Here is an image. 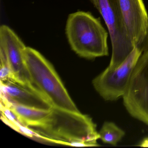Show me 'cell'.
<instances>
[{
  "instance_id": "1",
  "label": "cell",
  "mask_w": 148,
  "mask_h": 148,
  "mask_svg": "<svg viewBox=\"0 0 148 148\" xmlns=\"http://www.w3.org/2000/svg\"><path fill=\"white\" fill-rule=\"evenodd\" d=\"M28 127L48 143L77 147L99 146L97 125L91 118L80 112L53 107L42 123Z\"/></svg>"
},
{
  "instance_id": "2",
  "label": "cell",
  "mask_w": 148,
  "mask_h": 148,
  "mask_svg": "<svg viewBox=\"0 0 148 148\" xmlns=\"http://www.w3.org/2000/svg\"><path fill=\"white\" fill-rule=\"evenodd\" d=\"M66 34L72 50L87 59L108 56V33L99 19L90 13L78 11L69 14Z\"/></svg>"
},
{
  "instance_id": "3",
  "label": "cell",
  "mask_w": 148,
  "mask_h": 148,
  "mask_svg": "<svg viewBox=\"0 0 148 148\" xmlns=\"http://www.w3.org/2000/svg\"><path fill=\"white\" fill-rule=\"evenodd\" d=\"M24 57L32 84L53 107L80 112L49 61L31 47H26Z\"/></svg>"
},
{
  "instance_id": "4",
  "label": "cell",
  "mask_w": 148,
  "mask_h": 148,
  "mask_svg": "<svg viewBox=\"0 0 148 148\" xmlns=\"http://www.w3.org/2000/svg\"><path fill=\"white\" fill-rule=\"evenodd\" d=\"M100 13L110 37L112 53L108 68L115 69L134 49L126 29L118 0H90Z\"/></svg>"
},
{
  "instance_id": "5",
  "label": "cell",
  "mask_w": 148,
  "mask_h": 148,
  "mask_svg": "<svg viewBox=\"0 0 148 148\" xmlns=\"http://www.w3.org/2000/svg\"><path fill=\"white\" fill-rule=\"evenodd\" d=\"M143 52L135 46L124 62L115 69L107 67L92 80L93 87L106 101L123 97L128 88L133 70Z\"/></svg>"
},
{
  "instance_id": "6",
  "label": "cell",
  "mask_w": 148,
  "mask_h": 148,
  "mask_svg": "<svg viewBox=\"0 0 148 148\" xmlns=\"http://www.w3.org/2000/svg\"><path fill=\"white\" fill-rule=\"evenodd\" d=\"M123 98L130 115L148 125V50L138 59Z\"/></svg>"
},
{
  "instance_id": "7",
  "label": "cell",
  "mask_w": 148,
  "mask_h": 148,
  "mask_svg": "<svg viewBox=\"0 0 148 148\" xmlns=\"http://www.w3.org/2000/svg\"><path fill=\"white\" fill-rule=\"evenodd\" d=\"M27 47L15 32L6 25L0 27V51L5 55L14 81L32 84L24 57Z\"/></svg>"
},
{
  "instance_id": "8",
  "label": "cell",
  "mask_w": 148,
  "mask_h": 148,
  "mask_svg": "<svg viewBox=\"0 0 148 148\" xmlns=\"http://www.w3.org/2000/svg\"><path fill=\"white\" fill-rule=\"evenodd\" d=\"M128 35L143 53L148 39V15L143 0H118Z\"/></svg>"
},
{
  "instance_id": "9",
  "label": "cell",
  "mask_w": 148,
  "mask_h": 148,
  "mask_svg": "<svg viewBox=\"0 0 148 148\" xmlns=\"http://www.w3.org/2000/svg\"><path fill=\"white\" fill-rule=\"evenodd\" d=\"M1 103L14 104L43 110L53 106L43 94L32 84L12 80L1 82Z\"/></svg>"
},
{
  "instance_id": "10",
  "label": "cell",
  "mask_w": 148,
  "mask_h": 148,
  "mask_svg": "<svg viewBox=\"0 0 148 148\" xmlns=\"http://www.w3.org/2000/svg\"><path fill=\"white\" fill-rule=\"evenodd\" d=\"M3 105L9 106L22 123L28 127L36 126L42 123L49 115L51 109L43 110L14 104Z\"/></svg>"
},
{
  "instance_id": "11",
  "label": "cell",
  "mask_w": 148,
  "mask_h": 148,
  "mask_svg": "<svg viewBox=\"0 0 148 148\" xmlns=\"http://www.w3.org/2000/svg\"><path fill=\"white\" fill-rule=\"evenodd\" d=\"M99 139L105 143L116 145L125 135V132L114 123L106 122L99 132Z\"/></svg>"
},
{
  "instance_id": "12",
  "label": "cell",
  "mask_w": 148,
  "mask_h": 148,
  "mask_svg": "<svg viewBox=\"0 0 148 148\" xmlns=\"http://www.w3.org/2000/svg\"><path fill=\"white\" fill-rule=\"evenodd\" d=\"M1 68L0 79L1 82H5L9 80L14 81L12 73L9 66L7 59L4 53L0 51Z\"/></svg>"
},
{
  "instance_id": "13",
  "label": "cell",
  "mask_w": 148,
  "mask_h": 148,
  "mask_svg": "<svg viewBox=\"0 0 148 148\" xmlns=\"http://www.w3.org/2000/svg\"><path fill=\"white\" fill-rule=\"evenodd\" d=\"M138 146L142 147H148V137L145 138L139 144Z\"/></svg>"
}]
</instances>
